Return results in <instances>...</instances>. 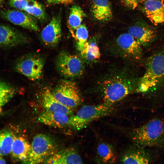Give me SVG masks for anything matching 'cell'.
<instances>
[{
  "label": "cell",
  "mask_w": 164,
  "mask_h": 164,
  "mask_svg": "<svg viewBox=\"0 0 164 164\" xmlns=\"http://www.w3.org/2000/svg\"><path fill=\"white\" fill-rule=\"evenodd\" d=\"M130 135L135 143L141 147L162 146L164 145V123L159 118L152 119L133 129Z\"/></svg>",
  "instance_id": "1"
},
{
  "label": "cell",
  "mask_w": 164,
  "mask_h": 164,
  "mask_svg": "<svg viewBox=\"0 0 164 164\" xmlns=\"http://www.w3.org/2000/svg\"><path fill=\"white\" fill-rule=\"evenodd\" d=\"M164 81V50L155 53L148 59L145 71L139 79L137 90L146 92L156 88Z\"/></svg>",
  "instance_id": "2"
},
{
  "label": "cell",
  "mask_w": 164,
  "mask_h": 164,
  "mask_svg": "<svg viewBox=\"0 0 164 164\" xmlns=\"http://www.w3.org/2000/svg\"><path fill=\"white\" fill-rule=\"evenodd\" d=\"M112 106L104 103L84 106L70 117L69 125L76 130L82 129L94 120L111 113L113 111Z\"/></svg>",
  "instance_id": "3"
},
{
  "label": "cell",
  "mask_w": 164,
  "mask_h": 164,
  "mask_svg": "<svg viewBox=\"0 0 164 164\" xmlns=\"http://www.w3.org/2000/svg\"><path fill=\"white\" fill-rule=\"evenodd\" d=\"M31 145L29 154L23 163H44L56 153V148L54 142L49 136L44 134H39L35 135Z\"/></svg>",
  "instance_id": "4"
},
{
  "label": "cell",
  "mask_w": 164,
  "mask_h": 164,
  "mask_svg": "<svg viewBox=\"0 0 164 164\" xmlns=\"http://www.w3.org/2000/svg\"><path fill=\"white\" fill-rule=\"evenodd\" d=\"M103 90L104 103L112 105L131 93L132 86L128 79L114 76L104 81Z\"/></svg>",
  "instance_id": "5"
},
{
  "label": "cell",
  "mask_w": 164,
  "mask_h": 164,
  "mask_svg": "<svg viewBox=\"0 0 164 164\" xmlns=\"http://www.w3.org/2000/svg\"><path fill=\"white\" fill-rule=\"evenodd\" d=\"M44 65L43 58L37 54L30 53L19 58L15 68L19 73L32 80H36L42 76Z\"/></svg>",
  "instance_id": "6"
},
{
  "label": "cell",
  "mask_w": 164,
  "mask_h": 164,
  "mask_svg": "<svg viewBox=\"0 0 164 164\" xmlns=\"http://www.w3.org/2000/svg\"><path fill=\"white\" fill-rule=\"evenodd\" d=\"M56 66L60 73L66 78L79 77L83 73V63L78 56L62 51L58 55Z\"/></svg>",
  "instance_id": "7"
},
{
  "label": "cell",
  "mask_w": 164,
  "mask_h": 164,
  "mask_svg": "<svg viewBox=\"0 0 164 164\" xmlns=\"http://www.w3.org/2000/svg\"><path fill=\"white\" fill-rule=\"evenodd\" d=\"M52 93L58 101L73 109L79 105L81 102L80 94L76 84L69 80L60 81Z\"/></svg>",
  "instance_id": "8"
},
{
  "label": "cell",
  "mask_w": 164,
  "mask_h": 164,
  "mask_svg": "<svg viewBox=\"0 0 164 164\" xmlns=\"http://www.w3.org/2000/svg\"><path fill=\"white\" fill-rule=\"evenodd\" d=\"M0 16L24 28L35 31L39 30L35 17L24 11L16 9L2 10Z\"/></svg>",
  "instance_id": "9"
},
{
  "label": "cell",
  "mask_w": 164,
  "mask_h": 164,
  "mask_svg": "<svg viewBox=\"0 0 164 164\" xmlns=\"http://www.w3.org/2000/svg\"><path fill=\"white\" fill-rule=\"evenodd\" d=\"M61 36V18L59 15L54 16L43 29L41 38L46 45L53 47L58 44Z\"/></svg>",
  "instance_id": "10"
},
{
  "label": "cell",
  "mask_w": 164,
  "mask_h": 164,
  "mask_svg": "<svg viewBox=\"0 0 164 164\" xmlns=\"http://www.w3.org/2000/svg\"><path fill=\"white\" fill-rule=\"evenodd\" d=\"M27 38L9 25L0 24V48H7L25 43Z\"/></svg>",
  "instance_id": "11"
},
{
  "label": "cell",
  "mask_w": 164,
  "mask_h": 164,
  "mask_svg": "<svg viewBox=\"0 0 164 164\" xmlns=\"http://www.w3.org/2000/svg\"><path fill=\"white\" fill-rule=\"evenodd\" d=\"M128 33L142 46L149 45L156 37L155 31L145 22H140L130 27Z\"/></svg>",
  "instance_id": "12"
},
{
  "label": "cell",
  "mask_w": 164,
  "mask_h": 164,
  "mask_svg": "<svg viewBox=\"0 0 164 164\" xmlns=\"http://www.w3.org/2000/svg\"><path fill=\"white\" fill-rule=\"evenodd\" d=\"M118 44L126 54L137 59L142 55V45L131 34L124 33L120 35L117 39Z\"/></svg>",
  "instance_id": "13"
},
{
  "label": "cell",
  "mask_w": 164,
  "mask_h": 164,
  "mask_svg": "<svg viewBox=\"0 0 164 164\" xmlns=\"http://www.w3.org/2000/svg\"><path fill=\"white\" fill-rule=\"evenodd\" d=\"M143 10L146 15L154 25L164 23V0H153L144 3Z\"/></svg>",
  "instance_id": "14"
},
{
  "label": "cell",
  "mask_w": 164,
  "mask_h": 164,
  "mask_svg": "<svg viewBox=\"0 0 164 164\" xmlns=\"http://www.w3.org/2000/svg\"><path fill=\"white\" fill-rule=\"evenodd\" d=\"M41 97L43 104L46 110L69 115L73 114V109L66 106L56 100L49 89H43L41 93Z\"/></svg>",
  "instance_id": "15"
},
{
  "label": "cell",
  "mask_w": 164,
  "mask_h": 164,
  "mask_svg": "<svg viewBox=\"0 0 164 164\" xmlns=\"http://www.w3.org/2000/svg\"><path fill=\"white\" fill-rule=\"evenodd\" d=\"M44 163L81 164L83 161L77 150L72 148L56 152Z\"/></svg>",
  "instance_id": "16"
},
{
  "label": "cell",
  "mask_w": 164,
  "mask_h": 164,
  "mask_svg": "<svg viewBox=\"0 0 164 164\" xmlns=\"http://www.w3.org/2000/svg\"><path fill=\"white\" fill-rule=\"evenodd\" d=\"M137 145L126 151L120 160L123 164H147L152 162L150 154L142 148Z\"/></svg>",
  "instance_id": "17"
},
{
  "label": "cell",
  "mask_w": 164,
  "mask_h": 164,
  "mask_svg": "<svg viewBox=\"0 0 164 164\" xmlns=\"http://www.w3.org/2000/svg\"><path fill=\"white\" fill-rule=\"evenodd\" d=\"M70 117L69 115L64 114L46 110L39 115L37 120L48 126L62 128L69 125Z\"/></svg>",
  "instance_id": "18"
},
{
  "label": "cell",
  "mask_w": 164,
  "mask_h": 164,
  "mask_svg": "<svg viewBox=\"0 0 164 164\" xmlns=\"http://www.w3.org/2000/svg\"><path fill=\"white\" fill-rule=\"evenodd\" d=\"M31 145L24 138L15 137L11 152L12 156L22 163L27 158Z\"/></svg>",
  "instance_id": "19"
},
{
  "label": "cell",
  "mask_w": 164,
  "mask_h": 164,
  "mask_svg": "<svg viewBox=\"0 0 164 164\" xmlns=\"http://www.w3.org/2000/svg\"><path fill=\"white\" fill-rule=\"evenodd\" d=\"M11 7L34 16L41 11L42 5L36 0H9Z\"/></svg>",
  "instance_id": "20"
},
{
  "label": "cell",
  "mask_w": 164,
  "mask_h": 164,
  "mask_svg": "<svg viewBox=\"0 0 164 164\" xmlns=\"http://www.w3.org/2000/svg\"><path fill=\"white\" fill-rule=\"evenodd\" d=\"M92 12L94 18L99 21H108L112 17L108 0H93Z\"/></svg>",
  "instance_id": "21"
},
{
  "label": "cell",
  "mask_w": 164,
  "mask_h": 164,
  "mask_svg": "<svg viewBox=\"0 0 164 164\" xmlns=\"http://www.w3.org/2000/svg\"><path fill=\"white\" fill-rule=\"evenodd\" d=\"M86 15L81 8L73 5L70 8L67 24L69 30L73 37L76 29L81 25Z\"/></svg>",
  "instance_id": "22"
},
{
  "label": "cell",
  "mask_w": 164,
  "mask_h": 164,
  "mask_svg": "<svg viewBox=\"0 0 164 164\" xmlns=\"http://www.w3.org/2000/svg\"><path fill=\"white\" fill-rule=\"evenodd\" d=\"M98 158L104 163H113L115 162L116 155L113 146L105 142H101L97 147Z\"/></svg>",
  "instance_id": "23"
},
{
  "label": "cell",
  "mask_w": 164,
  "mask_h": 164,
  "mask_svg": "<svg viewBox=\"0 0 164 164\" xmlns=\"http://www.w3.org/2000/svg\"><path fill=\"white\" fill-rule=\"evenodd\" d=\"M80 53L82 57L88 62L98 60L101 56L99 48L94 40L87 41Z\"/></svg>",
  "instance_id": "24"
},
{
  "label": "cell",
  "mask_w": 164,
  "mask_h": 164,
  "mask_svg": "<svg viewBox=\"0 0 164 164\" xmlns=\"http://www.w3.org/2000/svg\"><path fill=\"white\" fill-rule=\"evenodd\" d=\"M15 136L7 131L0 132V157L11 153Z\"/></svg>",
  "instance_id": "25"
},
{
  "label": "cell",
  "mask_w": 164,
  "mask_h": 164,
  "mask_svg": "<svg viewBox=\"0 0 164 164\" xmlns=\"http://www.w3.org/2000/svg\"><path fill=\"white\" fill-rule=\"evenodd\" d=\"M16 92L15 87L0 80V112L2 107L13 97Z\"/></svg>",
  "instance_id": "26"
},
{
  "label": "cell",
  "mask_w": 164,
  "mask_h": 164,
  "mask_svg": "<svg viewBox=\"0 0 164 164\" xmlns=\"http://www.w3.org/2000/svg\"><path fill=\"white\" fill-rule=\"evenodd\" d=\"M88 36L87 28L84 24H81L75 31L73 37L76 41L77 49L80 53L87 41Z\"/></svg>",
  "instance_id": "27"
},
{
  "label": "cell",
  "mask_w": 164,
  "mask_h": 164,
  "mask_svg": "<svg viewBox=\"0 0 164 164\" xmlns=\"http://www.w3.org/2000/svg\"><path fill=\"white\" fill-rule=\"evenodd\" d=\"M125 5L128 8L134 9L138 6V0H123Z\"/></svg>",
  "instance_id": "28"
},
{
  "label": "cell",
  "mask_w": 164,
  "mask_h": 164,
  "mask_svg": "<svg viewBox=\"0 0 164 164\" xmlns=\"http://www.w3.org/2000/svg\"><path fill=\"white\" fill-rule=\"evenodd\" d=\"M48 3L54 4H71L73 0H46Z\"/></svg>",
  "instance_id": "29"
},
{
  "label": "cell",
  "mask_w": 164,
  "mask_h": 164,
  "mask_svg": "<svg viewBox=\"0 0 164 164\" xmlns=\"http://www.w3.org/2000/svg\"><path fill=\"white\" fill-rule=\"evenodd\" d=\"M2 163H5V162L2 157H0V164Z\"/></svg>",
  "instance_id": "30"
},
{
  "label": "cell",
  "mask_w": 164,
  "mask_h": 164,
  "mask_svg": "<svg viewBox=\"0 0 164 164\" xmlns=\"http://www.w3.org/2000/svg\"><path fill=\"white\" fill-rule=\"evenodd\" d=\"M5 0H0V8H1L4 4Z\"/></svg>",
  "instance_id": "31"
},
{
  "label": "cell",
  "mask_w": 164,
  "mask_h": 164,
  "mask_svg": "<svg viewBox=\"0 0 164 164\" xmlns=\"http://www.w3.org/2000/svg\"><path fill=\"white\" fill-rule=\"evenodd\" d=\"M153 0H138L139 2L142 3H144L146 2Z\"/></svg>",
  "instance_id": "32"
}]
</instances>
